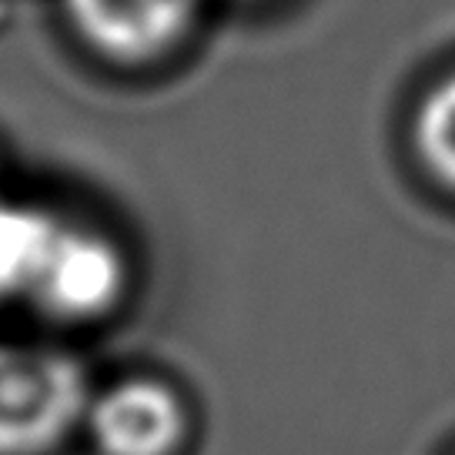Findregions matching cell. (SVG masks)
Returning <instances> with one entry per match:
<instances>
[{
    "mask_svg": "<svg viewBox=\"0 0 455 455\" xmlns=\"http://www.w3.org/2000/svg\"><path fill=\"white\" fill-rule=\"evenodd\" d=\"M87 432L104 455H171L185 439V409L168 385L128 379L87 402Z\"/></svg>",
    "mask_w": 455,
    "mask_h": 455,
    "instance_id": "obj_4",
    "label": "cell"
},
{
    "mask_svg": "<svg viewBox=\"0 0 455 455\" xmlns=\"http://www.w3.org/2000/svg\"><path fill=\"white\" fill-rule=\"evenodd\" d=\"M64 221L37 204L0 198V299H28L37 288Z\"/></svg>",
    "mask_w": 455,
    "mask_h": 455,
    "instance_id": "obj_5",
    "label": "cell"
},
{
    "mask_svg": "<svg viewBox=\"0 0 455 455\" xmlns=\"http://www.w3.org/2000/svg\"><path fill=\"white\" fill-rule=\"evenodd\" d=\"M77 37L100 57L141 64L164 57L185 37L201 0H64Z\"/></svg>",
    "mask_w": 455,
    "mask_h": 455,
    "instance_id": "obj_3",
    "label": "cell"
},
{
    "mask_svg": "<svg viewBox=\"0 0 455 455\" xmlns=\"http://www.w3.org/2000/svg\"><path fill=\"white\" fill-rule=\"evenodd\" d=\"M415 151L432 178L455 191V74L428 91L412 121Z\"/></svg>",
    "mask_w": 455,
    "mask_h": 455,
    "instance_id": "obj_6",
    "label": "cell"
},
{
    "mask_svg": "<svg viewBox=\"0 0 455 455\" xmlns=\"http://www.w3.org/2000/svg\"><path fill=\"white\" fill-rule=\"evenodd\" d=\"M81 362L47 345L0 341V455H44L87 415Z\"/></svg>",
    "mask_w": 455,
    "mask_h": 455,
    "instance_id": "obj_1",
    "label": "cell"
},
{
    "mask_svg": "<svg viewBox=\"0 0 455 455\" xmlns=\"http://www.w3.org/2000/svg\"><path fill=\"white\" fill-rule=\"evenodd\" d=\"M128 265L121 248L91 228H60L30 301L64 322H94L124 295Z\"/></svg>",
    "mask_w": 455,
    "mask_h": 455,
    "instance_id": "obj_2",
    "label": "cell"
}]
</instances>
